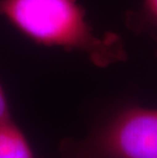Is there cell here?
<instances>
[{
  "mask_svg": "<svg viewBox=\"0 0 157 158\" xmlns=\"http://www.w3.org/2000/svg\"><path fill=\"white\" fill-rule=\"evenodd\" d=\"M0 158H35L28 138L12 116L0 120Z\"/></svg>",
  "mask_w": 157,
  "mask_h": 158,
  "instance_id": "3",
  "label": "cell"
},
{
  "mask_svg": "<svg viewBox=\"0 0 157 158\" xmlns=\"http://www.w3.org/2000/svg\"><path fill=\"white\" fill-rule=\"evenodd\" d=\"M9 116H11L10 108H9V104L7 98H6L4 89H3L1 82H0V120L7 118Z\"/></svg>",
  "mask_w": 157,
  "mask_h": 158,
  "instance_id": "4",
  "label": "cell"
},
{
  "mask_svg": "<svg viewBox=\"0 0 157 158\" xmlns=\"http://www.w3.org/2000/svg\"><path fill=\"white\" fill-rule=\"evenodd\" d=\"M61 158H157V109L119 112L83 141H64Z\"/></svg>",
  "mask_w": 157,
  "mask_h": 158,
  "instance_id": "2",
  "label": "cell"
},
{
  "mask_svg": "<svg viewBox=\"0 0 157 158\" xmlns=\"http://www.w3.org/2000/svg\"><path fill=\"white\" fill-rule=\"evenodd\" d=\"M144 7L147 13L157 22V0H144Z\"/></svg>",
  "mask_w": 157,
  "mask_h": 158,
  "instance_id": "5",
  "label": "cell"
},
{
  "mask_svg": "<svg viewBox=\"0 0 157 158\" xmlns=\"http://www.w3.org/2000/svg\"><path fill=\"white\" fill-rule=\"evenodd\" d=\"M0 15L38 45L83 52L99 68L126 58L118 36H98L78 0H0Z\"/></svg>",
  "mask_w": 157,
  "mask_h": 158,
  "instance_id": "1",
  "label": "cell"
}]
</instances>
